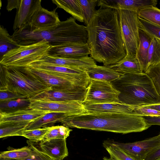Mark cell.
<instances>
[{"mask_svg": "<svg viewBox=\"0 0 160 160\" xmlns=\"http://www.w3.org/2000/svg\"><path fill=\"white\" fill-rule=\"evenodd\" d=\"M159 4H160V3H159Z\"/></svg>", "mask_w": 160, "mask_h": 160, "instance_id": "cell-48", "label": "cell"}, {"mask_svg": "<svg viewBox=\"0 0 160 160\" xmlns=\"http://www.w3.org/2000/svg\"><path fill=\"white\" fill-rule=\"evenodd\" d=\"M133 114L140 116L155 117L160 116V112L157 110L142 106L135 107Z\"/></svg>", "mask_w": 160, "mask_h": 160, "instance_id": "cell-39", "label": "cell"}, {"mask_svg": "<svg viewBox=\"0 0 160 160\" xmlns=\"http://www.w3.org/2000/svg\"><path fill=\"white\" fill-rule=\"evenodd\" d=\"M28 109L50 112H63L72 115L87 113L82 102L53 101L39 99H29Z\"/></svg>", "mask_w": 160, "mask_h": 160, "instance_id": "cell-10", "label": "cell"}, {"mask_svg": "<svg viewBox=\"0 0 160 160\" xmlns=\"http://www.w3.org/2000/svg\"><path fill=\"white\" fill-rule=\"evenodd\" d=\"M32 152V149L28 145L20 148L12 149L7 151L1 152L0 158H8L22 160L29 157Z\"/></svg>", "mask_w": 160, "mask_h": 160, "instance_id": "cell-29", "label": "cell"}, {"mask_svg": "<svg viewBox=\"0 0 160 160\" xmlns=\"http://www.w3.org/2000/svg\"><path fill=\"white\" fill-rule=\"evenodd\" d=\"M11 36L20 45H30L45 40L53 47L70 42L86 44L88 34L86 26L78 24L71 17L47 28H31L26 24L14 31Z\"/></svg>", "mask_w": 160, "mask_h": 160, "instance_id": "cell-2", "label": "cell"}, {"mask_svg": "<svg viewBox=\"0 0 160 160\" xmlns=\"http://www.w3.org/2000/svg\"><path fill=\"white\" fill-rule=\"evenodd\" d=\"M158 135L160 137V133Z\"/></svg>", "mask_w": 160, "mask_h": 160, "instance_id": "cell-47", "label": "cell"}, {"mask_svg": "<svg viewBox=\"0 0 160 160\" xmlns=\"http://www.w3.org/2000/svg\"><path fill=\"white\" fill-rule=\"evenodd\" d=\"M21 68L30 76L51 89H67L78 86L87 87L90 82L87 72L82 75H70L43 71L28 66Z\"/></svg>", "mask_w": 160, "mask_h": 160, "instance_id": "cell-7", "label": "cell"}, {"mask_svg": "<svg viewBox=\"0 0 160 160\" xmlns=\"http://www.w3.org/2000/svg\"><path fill=\"white\" fill-rule=\"evenodd\" d=\"M20 46L3 26L0 27V59L7 53Z\"/></svg>", "mask_w": 160, "mask_h": 160, "instance_id": "cell-27", "label": "cell"}, {"mask_svg": "<svg viewBox=\"0 0 160 160\" xmlns=\"http://www.w3.org/2000/svg\"><path fill=\"white\" fill-rule=\"evenodd\" d=\"M117 11L126 56L136 58L139 43V29L138 12L124 10Z\"/></svg>", "mask_w": 160, "mask_h": 160, "instance_id": "cell-8", "label": "cell"}, {"mask_svg": "<svg viewBox=\"0 0 160 160\" xmlns=\"http://www.w3.org/2000/svg\"><path fill=\"white\" fill-rule=\"evenodd\" d=\"M83 18V22L87 26L96 10L95 7L98 0H78Z\"/></svg>", "mask_w": 160, "mask_h": 160, "instance_id": "cell-31", "label": "cell"}, {"mask_svg": "<svg viewBox=\"0 0 160 160\" xmlns=\"http://www.w3.org/2000/svg\"><path fill=\"white\" fill-rule=\"evenodd\" d=\"M31 122H8L0 124V138L12 136H22Z\"/></svg>", "mask_w": 160, "mask_h": 160, "instance_id": "cell-26", "label": "cell"}, {"mask_svg": "<svg viewBox=\"0 0 160 160\" xmlns=\"http://www.w3.org/2000/svg\"><path fill=\"white\" fill-rule=\"evenodd\" d=\"M102 160H117L113 158L110 157L109 158L104 157Z\"/></svg>", "mask_w": 160, "mask_h": 160, "instance_id": "cell-45", "label": "cell"}, {"mask_svg": "<svg viewBox=\"0 0 160 160\" xmlns=\"http://www.w3.org/2000/svg\"><path fill=\"white\" fill-rule=\"evenodd\" d=\"M51 128V127H46L32 130H25L22 136L33 142H37L42 140Z\"/></svg>", "mask_w": 160, "mask_h": 160, "instance_id": "cell-35", "label": "cell"}, {"mask_svg": "<svg viewBox=\"0 0 160 160\" xmlns=\"http://www.w3.org/2000/svg\"><path fill=\"white\" fill-rule=\"evenodd\" d=\"M40 61L85 72L97 65L94 60L88 55L61 58L48 54Z\"/></svg>", "mask_w": 160, "mask_h": 160, "instance_id": "cell-13", "label": "cell"}, {"mask_svg": "<svg viewBox=\"0 0 160 160\" xmlns=\"http://www.w3.org/2000/svg\"><path fill=\"white\" fill-rule=\"evenodd\" d=\"M146 73L151 78L160 98V62L149 66Z\"/></svg>", "mask_w": 160, "mask_h": 160, "instance_id": "cell-37", "label": "cell"}, {"mask_svg": "<svg viewBox=\"0 0 160 160\" xmlns=\"http://www.w3.org/2000/svg\"><path fill=\"white\" fill-rule=\"evenodd\" d=\"M41 2V0H21L14 21V31L29 22L35 13L42 7Z\"/></svg>", "mask_w": 160, "mask_h": 160, "instance_id": "cell-14", "label": "cell"}, {"mask_svg": "<svg viewBox=\"0 0 160 160\" xmlns=\"http://www.w3.org/2000/svg\"><path fill=\"white\" fill-rule=\"evenodd\" d=\"M87 113L133 114L135 107L121 102L83 103Z\"/></svg>", "mask_w": 160, "mask_h": 160, "instance_id": "cell-17", "label": "cell"}, {"mask_svg": "<svg viewBox=\"0 0 160 160\" xmlns=\"http://www.w3.org/2000/svg\"><path fill=\"white\" fill-rule=\"evenodd\" d=\"M90 79L111 82L118 78L121 74L109 66H98L86 71Z\"/></svg>", "mask_w": 160, "mask_h": 160, "instance_id": "cell-22", "label": "cell"}, {"mask_svg": "<svg viewBox=\"0 0 160 160\" xmlns=\"http://www.w3.org/2000/svg\"><path fill=\"white\" fill-rule=\"evenodd\" d=\"M90 54V48L87 43L70 42L52 47L48 54L58 57L71 58Z\"/></svg>", "mask_w": 160, "mask_h": 160, "instance_id": "cell-16", "label": "cell"}, {"mask_svg": "<svg viewBox=\"0 0 160 160\" xmlns=\"http://www.w3.org/2000/svg\"><path fill=\"white\" fill-rule=\"evenodd\" d=\"M30 100L27 98H18L0 102V111L9 112L28 108Z\"/></svg>", "mask_w": 160, "mask_h": 160, "instance_id": "cell-28", "label": "cell"}, {"mask_svg": "<svg viewBox=\"0 0 160 160\" xmlns=\"http://www.w3.org/2000/svg\"><path fill=\"white\" fill-rule=\"evenodd\" d=\"M160 159V146L148 154L144 160H159Z\"/></svg>", "mask_w": 160, "mask_h": 160, "instance_id": "cell-41", "label": "cell"}, {"mask_svg": "<svg viewBox=\"0 0 160 160\" xmlns=\"http://www.w3.org/2000/svg\"><path fill=\"white\" fill-rule=\"evenodd\" d=\"M0 91V102L18 98H27L23 95L7 91Z\"/></svg>", "mask_w": 160, "mask_h": 160, "instance_id": "cell-40", "label": "cell"}, {"mask_svg": "<svg viewBox=\"0 0 160 160\" xmlns=\"http://www.w3.org/2000/svg\"><path fill=\"white\" fill-rule=\"evenodd\" d=\"M63 125L68 128L123 134L141 132L151 127L143 117L133 114L109 113L69 115Z\"/></svg>", "mask_w": 160, "mask_h": 160, "instance_id": "cell-3", "label": "cell"}, {"mask_svg": "<svg viewBox=\"0 0 160 160\" xmlns=\"http://www.w3.org/2000/svg\"><path fill=\"white\" fill-rule=\"evenodd\" d=\"M138 14L139 17L160 26V9L156 7H145L140 10Z\"/></svg>", "mask_w": 160, "mask_h": 160, "instance_id": "cell-30", "label": "cell"}, {"mask_svg": "<svg viewBox=\"0 0 160 160\" xmlns=\"http://www.w3.org/2000/svg\"><path fill=\"white\" fill-rule=\"evenodd\" d=\"M148 67L160 62V40L153 38L150 43L148 54Z\"/></svg>", "mask_w": 160, "mask_h": 160, "instance_id": "cell-33", "label": "cell"}, {"mask_svg": "<svg viewBox=\"0 0 160 160\" xmlns=\"http://www.w3.org/2000/svg\"><path fill=\"white\" fill-rule=\"evenodd\" d=\"M87 87L78 86L64 89H50L39 94L33 98L53 101L68 102L73 101L82 102L85 98Z\"/></svg>", "mask_w": 160, "mask_h": 160, "instance_id": "cell-12", "label": "cell"}, {"mask_svg": "<svg viewBox=\"0 0 160 160\" xmlns=\"http://www.w3.org/2000/svg\"><path fill=\"white\" fill-rule=\"evenodd\" d=\"M40 150L56 160H63L68 156L66 139L44 140L40 142Z\"/></svg>", "mask_w": 160, "mask_h": 160, "instance_id": "cell-19", "label": "cell"}, {"mask_svg": "<svg viewBox=\"0 0 160 160\" xmlns=\"http://www.w3.org/2000/svg\"><path fill=\"white\" fill-rule=\"evenodd\" d=\"M69 115L70 114L58 112H48L31 122L25 130L51 127L50 125L56 122H60L62 124Z\"/></svg>", "mask_w": 160, "mask_h": 160, "instance_id": "cell-21", "label": "cell"}, {"mask_svg": "<svg viewBox=\"0 0 160 160\" xmlns=\"http://www.w3.org/2000/svg\"><path fill=\"white\" fill-rule=\"evenodd\" d=\"M6 6V9L8 12H10L14 9H18L19 8L21 0H8Z\"/></svg>", "mask_w": 160, "mask_h": 160, "instance_id": "cell-42", "label": "cell"}, {"mask_svg": "<svg viewBox=\"0 0 160 160\" xmlns=\"http://www.w3.org/2000/svg\"><path fill=\"white\" fill-rule=\"evenodd\" d=\"M86 27L87 43L94 60L108 66L126 57L117 10L100 7Z\"/></svg>", "mask_w": 160, "mask_h": 160, "instance_id": "cell-1", "label": "cell"}, {"mask_svg": "<svg viewBox=\"0 0 160 160\" xmlns=\"http://www.w3.org/2000/svg\"><path fill=\"white\" fill-rule=\"evenodd\" d=\"M108 140L136 160H144L148 154L160 146V137L158 135L132 142L125 143Z\"/></svg>", "mask_w": 160, "mask_h": 160, "instance_id": "cell-11", "label": "cell"}, {"mask_svg": "<svg viewBox=\"0 0 160 160\" xmlns=\"http://www.w3.org/2000/svg\"><path fill=\"white\" fill-rule=\"evenodd\" d=\"M72 130L64 125L51 126V128L44 138V140L53 139H66Z\"/></svg>", "mask_w": 160, "mask_h": 160, "instance_id": "cell-34", "label": "cell"}, {"mask_svg": "<svg viewBox=\"0 0 160 160\" xmlns=\"http://www.w3.org/2000/svg\"><path fill=\"white\" fill-rule=\"evenodd\" d=\"M108 66L122 74L143 72L141 65L136 58L126 56L116 63Z\"/></svg>", "mask_w": 160, "mask_h": 160, "instance_id": "cell-23", "label": "cell"}, {"mask_svg": "<svg viewBox=\"0 0 160 160\" xmlns=\"http://www.w3.org/2000/svg\"><path fill=\"white\" fill-rule=\"evenodd\" d=\"M103 145L110 157L117 160H136L108 140L103 142Z\"/></svg>", "mask_w": 160, "mask_h": 160, "instance_id": "cell-32", "label": "cell"}, {"mask_svg": "<svg viewBox=\"0 0 160 160\" xmlns=\"http://www.w3.org/2000/svg\"><path fill=\"white\" fill-rule=\"evenodd\" d=\"M146 122L151 126L152 125L160 126V116L144 117Z\"/></svg>", "mask_w": 160, "mask_h": 160, "instance_id": "cell-43", "label": "cell"}, {"mask_svg": "<svg viewBox=\"0 0 160 160\" xmlns=\"http://www.w3.org/2000/svg\"><path fill=\"white\" fill-rule=\"evenodd\" d=\"M57 8H62L71 14L75 20L83 22V18L78 0H52Z\"/></svg>", "mask_w": 160, "mask_h": 160, "instance_id": "cell-25", "label": "cell"}, {"mask_svg": "<svg viewBox=\"0 0 160 160\" xmlns=\"http://www.w3.org/2000/svg\"></svg>", "mask_w": 160, "mask_h": 160, "instance_id": "cell-49", "label": "cell"}, {"mask_svg": "<svg viewBox=\"0 0 160 160\" xmlns=\"http://www.w3.org/2000/svg\"><path fill=\"white\" fill-rule=\"evenodd\" d=\"M0 91H7L32 99L51 89L27 74L21 67H9L0 64Z\"/></svg>", "mask_w": 160, "mask_h": 160, "instance_id": "cell-5", "label": "cell"}, {"mask_svg": "<svg viewBox=\"0 0 160 160\" xmlns=\"http://www.w3.org/2000/svg\"><path fill=\"white\" fill-rule=\"evenodd\" d=\"M140 106L151 108L160 112V102L155 104L143 105Z\"/></svg>", "mask_w": 160, "mask_h": 160, "instance_id": "cell-44", "label": "cell"}, {"mask_svg": "<svg viewBox=\"0 0 160 160\" xmlns=\"http://www.w3.org/2000/svg\"><path fill=\"white\" fill-rule=\"evenodd\" d=\"M119 92L111 82L90 79L83 103L97 104L108 102H120Z\"/></svg>", "mask_w": 160, "mask_h": 160, "instance_id": "cell-9", "label": "cell"}, {"mask_svg": "<svg viewBox=\"0 0 160 160\" xmlns=\"http://www.w3.org/2000/svg\"><path fill=\"white\" fill-rule=\"evenodd\" d=\"M28 66L43 71L67 74L82 75L86 73L85 71L40 61L33 63Z\"/></svg>", "mask_w": 160, "mask_h": 160, "instance_id": "cell-24", "label": "cell"}, {"mask_svg": "<svg viewBox=\"0 0 160 160\" xmlns=\"http://www.w3.org/2000/svg\"><path fill=\"white\" fill-rule=\"evenodd\" d=\"M153 38L139 29V43L136 58L139 61L143 72L145 73L148 68V54L149 47Z\"/></svg>", "mask_w": 160, "mask_h": 160, "instance_id": "cell-20", "label": "cell"}, {"mask_svg": "<svg viewBox=\"0 0 160 160\" xmlns=\"http://www.w3.org/2000/svg\"><path fill=\"white\" fill-rule=\"evenodd\" d=\"M52 47L45 40L30 45H20L5 54L0 59V64L13 67L28 66L48 55Z\"/></svg>", "mask_w": 160, "mask_h": 160, "instance_id": "cell-6", "label": "cell"}, {"mask_svg": "<svg viewBox=\"0 0 160 160\" xmlns=\"http://www.w3.org/2000/svg\"><path fill=\"white\" fill-rule=\"evenodd\" d=\"M0 160H17L15 159L8 158H0Z\"/></svg>", "mask_w": 160, "mask_h": 160, "instance_id": "cell-46", "label": "cell"}, {"mask_svg": "<svg viewBox=\"0 0 160 160\" xmlns=\"http://www.w3.org/2000/svg\"><path fill=\"white\" fill-rule=\"evenodd\" d=\"M50 112L28 108L9 112L0 111V124L14 122H32Z\"/></svg>", "mask_w": 160, "mask_h": 160, "instance_id": "cell-15", "label": "cell"}, {"mask_svg": "<svg viewBox=\"0 0 160 160\" xmlns=\"http://www.w3.org/2000/svg\"><path fill=\"white\" fill-rule=\"evenodd\" d=\"M122 103L134 107L160 102L151 78L145 73L122 74L111 82Z\"/></svg>", "mask_w": 160, "mask_h": 160, "instance_id": "cell-4", "label": "cell"}, {"mask_svg": "<svg viewBox=\"0 0 160 160\" xmlns=\"http://www.w3.org/2000/svg\"><path fill=\"white\" fill-rule=\"evenodd\" d=\"M139 28L152 36L160 40V26L152 23L138 17Z\"/></svg>", "mask_w": 160, "mask_h": 160, "instance_id": "cell-36", "label": "cell"}, {"mask_svg": "<svg viewBox=\"0 0 160 160\" xmlns=\"http://www.w3.org/2000/svg\"><path fill=\"white\" fill-rule=\"evenodd\" d=\"M27 142L28 145L31 148L32 152L29 157L22 160H56L39 149L33 142L29 140L27 141Z\"/></svg>", "mask_w": 160, "mask_h": 160, "instance_id": "cell-38", "label": "cell"}, {"mask_svg": "<svg viewBox=\"0 0 160 160\" xmlns=\"http://www.w3.org/2000/svg\"><path fill=\"white\" fill-rule=\"evenodd\" d=\"M57 8L49 11L41 7L27 24L32 28H45L57 25L61 21L56 12Z\"/></svg>", "mask_w": 160, "mask_h": 160, "instance_id": "cell-18", "label": "cell"}]
</instances>
